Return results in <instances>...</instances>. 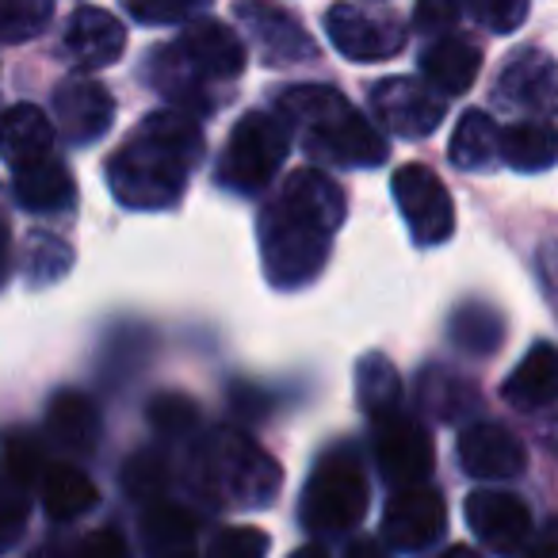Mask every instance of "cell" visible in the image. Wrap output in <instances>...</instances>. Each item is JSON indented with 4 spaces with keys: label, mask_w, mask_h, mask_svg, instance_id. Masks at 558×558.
<instances>
[{
    "label": "cell",
    "mask_w": 558,
    "mask_h": 558,
    "mask_svg": "<svg viewBox=\"0 0 558 558\" xmlns=\"http://www.w3.org/2000/svg\"><path fill=\"white\" fill-rule=\"evenodd\" d=\"M4 466L16 478V486H35L47 474V459H43V444L24 428L4 433Z\"/></svg>",
    "instance_id": "obj_36"
},
{
    "label": "cell",
    "mask_w": 558,
    "mask_h": 558,
    "mask_svg": "<svg viewBox=\"0 0 558 558\" xmlns=\"http://www.w3.org/2000/svg\"><path fill=\"white\" fill-rule=\"evenodd\" d=\"M146 417L157 433L169 436V440H177V436L195 433V425H199V405H195L187 395L165 390V395H157L154 402L146 405Z\"/></svg>",
    "instance_id": "obj_34"
},
{
    "label": "cell",
    "mask_w": 558,
    "mask_h": 558,
    "mask_svg": "<svg viewBox=\"0 0 558 558\" xmlns=\"http://www.w3.org/2000/svg\"><path fill=\"white\" fill-rule=\"evenodd\" d=\"M291 558H329V555L322 547H303V550H295Z\"/></svg>",
    "instance_id": "obj_49"
},
{
    "label": "cell",
    "mask_w": 558,
    "mask_h": 558,
    "mask_svg": "<svg viewBox=\"0 0 558 558\" xmlns=\"http://www.w3.org/2000/svg\"><path fill=\"white\" fill-rule=\"evenodd\" d=\"M466 524L486 543L489 550L512 555L532 539V512L520 497L501 494V489H474L466 497Z\"/></svg>",
    "instance_id": "obj_13"
},
{
    "label": "cell",
    "mask_w": 558,
    "mask_h": 558,
    "mask_svg": "<svg viewBox=\"0 0 558 558\" xmlns=\"http://www.w3.org/2000/svg\"><path fill=\"white\" fill-rule=\"evenodd\" d=\"M142 543L149 558H192L195 555V517L180 505H149L142 517Z\"/></svg>",
    "instance_id": "obj_26"
},
{
    "label": "cell",
    "mask_w": 558,
    "mask_h": 558,
    "mask_svg": "<svg viewBox=\"0 0 558 558\" xmlns=\"http://www.w3.org/2000/svg\"><path fill=\"white\" fill-rule=\"evenodd\" d=\"M291 126L268 111H248L230 131V142L218 161V180L233 192H260L271 184L279 165L288 161Z\"/></svg>",
    "instance_id": "obj_5"
},
{
    "label": "cell",
    "mask_w": 558,
    "mask_h": 558,
    "mask_svg": "<svg viewBox=\"0 0 558 558\" xmlns=\"http://www.w3.org/2000/svg\"><path fill=\"white\" fill-rule=\"evenodd\" d=\"M459 20V0H417L413 4V24L421 32H444Z\"/></svg>",
    "instance_id": "obj_41"
},
{
    "label": "cell",
    "mask_w": 558,
    "mask_h": 558,
    "mask_svg": "<svg viewBox=\"0 0 558 558\" xmlns=\"http://www.w3.org/2000/svg\"><path fill=\"white\" fill-rule=\"evenodd\" d=\"M16 199L24 203L35 215H58V210H70L77 199V187H73V172L62 161H43L35 169L16 172Z\"/></svg>",
    "instance_id": "obj_27"
},
{
    "label": "cell",
    "mask_w": 558,
    "mask_h": 558,
    "mask_svg": "<svg viewBox=\"0 0 558 558\" xmlns=\"http://www.w3.org/2000/svg\"><path fill=\"white\" fill-rule=\"evenodd\" d=\"M96 501H100V494H96L93 478L85 471H77L70 463L47 466V474H43V505H47V512L54 520L85 517Z\"/></svg>",
    "instance_id": "obj_28"
},
{
    "label": "cell",
    "mask_w": 558,
    "mask_h": 558,
    "mask_svg": "<svg viewBox=\"0 0 558 558\" xmlns=\"http://www.w3.org/2000/svg\"><path fill=\"white\" fill-rule=\"evenodd\" d=\"M177 50L203 73L207 81H233L245 70V47L218 20H195L177 39Z\"/></svg>",
    "instance_id": "obj_17"
},
{
    "label": "cell",
    "mask_w": 558,
    "mask_h": 558,
    "mask_svg": "<svg viewBox=\"0 0 558 558\" xmlns=\"http://www.w3.org/2000/svg\"><path fill=\"white\" fill-rule=\"evenodd\" d=\"M24 520H27V505L20 497H0V550L16 539Z\"/></svg>",
    "instance_id": "obj_43"
},
{
    "label": "cell",
    "mask_w": 558,
    "mask_h": 558,
    "mask_svg": "<svg viewBox=\"0 0 558 558\" xmlns=\"http://www.w3.org/2000/svg\"><path fill=\"white\" fill-rule=\"evenodd\" d=\"M291 215H299L303 222L318 226V230L333 233L344 222V192L333 177H326L322 169H299L283 180L276 195Z\"/></svg>",
    "instance_id": "obj_18"
},
{
    "label": "cell",
    "mask_w": 558,
    "mask_h": 558,
    "mask_svg": "<svg viewBox=\"0 0 558 558\" xmlns=\"http://www.w3.org/2000/svg\"><path fill=\"white\" fill-rule=\"evenodd\" d=\"M421 402H425L436 417H459L466 405H474V387L433 367V372L421 375Z\"/></svg>",
    "instance_id": "obj_33"
},
{
    "label": "cell",
    "mask_w": 558,
    "mask_h": 558,
    "mask_svg": "<svg viewBox=\"0 0 558 558\" xmlns=\"http://www.w3.org/2000/svg\"><path fill=\"white\" fill-rule=\"evenodd\" d=\"M375 463L390 486H421L436 463L433 436L402 410L375 417Z\"/></svg>",
    "instance_id": "obj_8"
},
{
    "label": "cell",
    "mask_w": 558,
    "mask_h": 558,
    "mask_svg": "<svg viewBox=\"0 0 558 558\" xmlns=\"http://www.w3.org/2000/svg\"><path fill=\"white\" fill-rule=\"evenodd\" d=\"M444 558H482V555L471 547H451V550H444Z\"/></svg>",
    "instance_id": "obj_48"
},
{
    "label": "cell",
    "mask_w": 558,
    "mask_h": 558,
    "mask_svg": "<svg viewBox=\"0 0 558 558\" xmlns=\"http://www.w3.org/2000/svg\"><path fill=\"white\" fill-rule=\"evenodd\" d=\"M50 149H54V123L35 104H16L0 116V157L12 172L50 161Z\"/></svg>",
    "instance_id": "obj_19"
},
{
    "label": "cell",
    "mask_w": 558,
    "mask_h": 558,
    "mask_svg": "<svg viewBox=\"0 0 558 558\" xmlns=\"http://www.w3.org/2000/svg\"><path fill=\"white\" fill-rule=\"evenodd\" d=\"M501 337H505V322H501V314L489 311V306L463 303L451 314V341L463 352H471V356L494 352L497 344H501Z\"/></svg>",
    "instance_id": "obj_31"
},
{
    "label": "cell",
    "mask_w": 558,
    "mask_h": 558,
    "mask_svg": "<svg viewBox=\"0 0 558 558\" xmlns=\"http://www.w3.org/2000/svg\"><path fill=\"white\" fill-rule=\"evenodd\" d=\"M326 32L349 62H387L405 47V27L395 16L364 12L356 4H333L326 12Z\"/></svg>",
    "instance_id": "obj_10"
},
{
    "label": "cell",
    "mask_w": 558,
    "mask_h": 558,
    "mask_svg": "<svg viewBox=\"0 0 558 558\" xmlns=\"http://www.w3.org/2000/svg\"><path fill=\"white\" fill-rule=\"evenodd\" d=\"M395 199L410 226L417 245H440L456 230V207H451L448 187L440 184L433 169L425 165H402L395 172Z\"/></svg>",
    "instance_id": "obj_7"
},
{
    "label": "cell",
    "mask_w": 558,
    "mask_h": 558,
    "mask_svg": "<svg viewBox=\"0 0 558 558\" xmlns=\"http://www.w3.org/2000/svg\"><path fill=\"white\" fill-rule=\"evenodd\" d=\"M187 478H192L195 494L207 501L226 505V509H260L279 494V463L248 440L238 428H215L203 436L192 451L187 463Z\"/></svg>",
    "instance_id": "obj_3"
},
{
    "label": "cell",
    "mask_w": 558,
    "mask_h": 558,
    "mask_svg": "<svg viewBox=\"0 0 558 558\" xmlns=\"http://www.w3.org/2000/svg\"><path fill=\"white\" fill-rule=\"evenodd\" d=\"M497 96L509 108L524 111L535 119L558 116V65L543 50H520L497 81Z\"/></svg>",
    "instance_id": "obj_12"
},
{
    "label": "cell",
    "mask_w": 558,
    "mask_h": 558,
    "mask_svg": "<svg viewBox=\"0 0 558 558\" xmlns=\"http://www.w3.org/2000/svg\"><path fill=\"white\" fill-rule=\"evenodd\" d=\"M279 119L303 134L318 161L375 169L387 161V138L329 85H295L279 96Z\"/></svg>",
    "instance_id": "obj_2"
},
{
    "label": "cell",
    "mask_w": 558,
    "mask_h": 558,
    "mask_svg": "<svg viewBox=\"0 0 558 558\" xmlns=\"http://www.w3.org/2000/svg\"><path fill=\"white\" fill-rule=\"evenodd\" d=\"M367 512V478L349 448L329 451L314 466L303 494V524L311 532H344Z\"/></svg>",
    "instance_id": "obj_6"
},
{
    "label": "cell",
    "mask_w": 558,
    "mask_h": 558,
    "mask_svg": "<svg viewBox=\"0 0 558 558\" xmlns=\"http://www.w3.org/2000/svg\"><path fill=\"white\" fill-rule=\"evenodd\" d=\"M77 558H131V550H126L123 535L111 532V527H100V532H88L81 539Z\"/></svg>",
    "instance_id": "obj_42"
},
{
    "label": "cell",
    "mask_w": 558,
    "mask_h": 558,
    "mask_svg": "<svg viewBox=\"0 0 558 558\" xmlns=\"http://www.w3.org/2000/svg\"><path fill=\"white\" fill-rule=\"evenodd\" d=\"M233 12H238L241 27H245L248 39L264 50V58H268L271 65L311 62V58L318 54L311 35H306L303 27H299V20L288 16V12L271 9L264 0H241Z\"/></svg>",
    "instance_id": "obj_15"
},
{
    "label": "cell",
    "mask_w": 558,
    "mask_h": 558,
    "mask_svg": "<svg viewBox=\"0 0 558 558\" xmlns=\"http://www.w3.org/2000/svg\"><path fill=\"white\" fill-rule=\"evenodd\" d=\"M138 24H180L192 20L207 0H123Z\"/></svg>",
    "instance_id": "obj_39"
},
{
    "label": "cell",
    "mask_w": 558,
    "mask_h": 558,
    "mask_svg": "<svg viewBox=\"0 0 558 558\" xmlns=\"http://www.w3.org/2000/svg\"><path fill=\"white\" fill-rule=\"evenodd\" d=\"M444 524H448L444 497L428 486H405L387 501V512H383V539L398 550H421L433 539H440Z\"/></svg>",
    "instance_id": "obj_11"
},
{
    "label": "cell",
    "mask_w": 558,
    "mask_h": 558,
    "mask_svg": "<svg viewBox=\"0 0 558 558\" xmlns=\"http://www.w3.org/2000/svg\"><path fill=\"white\" fill-rule=\"evenodd\" d=\"M448 154L459 169H489L501 157V131L486 111H466L451 134Z\"/></svg>",
    "instance_id": "obj_29"
},
{
    "label": "cell",
    "mask_w": 558,
    "mask_h": 558,
    "mask_svg": "<svg viewBox=\"0 0 558 558\" xmlns=\"http://www.w3.org/2000/svg\"><path fill=\"white\" fill-rule=\"evenodd\" d=\"M123 486L134 501H161L165 486H169V463L157 451H138L131 463L123 466Z\"/></svg>",
    "instance_id": "obj_37"
},
{
    "label": "cell",
    "mask_w": 558,
    "mask_h": 558,
    "mask_svg": "<svg viewBox=\"0 0 558 558\" xmlns=\"http://www.w3.org/2000/svg\"><path fill=\"white\" fill-rule=\"evenodd\" d=\"M54 119L65 138L85 146V142H96L111 131V123H116V100L93 77H70L54 93Z\"/></svg>",
    "instance_id": "obj_14"
},
{
    "label": "cell",
    "mask_w": 558,
    "mask_h": 558,
    "mask_svg": "<svg viewBox=\"0 0 558 558\" xmlns=\"http://www.w3.org/2000/svg\"><path fill=\"white\" fill-rule=\"evenodd\" d=\"M459 463L471 478L482 482H505L524 471V444L494 421L466 425L459 436Z\"/></svg>",
    "instance_id": "obj_16"
},
{
    "label": "cell",
    "mask_w": 558,
    "mask_h": 558,
    "mask_svg": "<svg viewBox=\"0 0 558 558\" xmlns=\"http://www.w3.org/2000/svg\"><path fill=\"white\" fill-rule=\"evenodd\" d=\"M54 16L50 0H0V39L27 43L43 35V27Z\"/></svg>",
    "instance_id": "obj_32"
},
{
    "label": "cell",
    "mask_w": 558,
    "mask_h": 558,
    "mask_svg": "<svg viewBox=\"0 0 558 558\" xmlns=\"http://www.w3.org/2000/svg\"><path fill=\"white\" fill-rule=\"evenodd\" d=\"M203 161V131L187 111H154L111 157V195L131 210H165L184 195L187 172Z\"/></svg>",
    "instance_id": "obj_1"
},
{
    "label": "cell",
    "mask_w": 558,
    "mask_h": 558,
    "mask_svg": "<svg viewBox=\"0 0 558 558\" xmlns=\"http://www.w3.org/2000/svg\"><path fill=\"white\" fill-rule=\"evenodd\" d=\"M349 558H383V555H379L375 543H356V547L349 550Z\"/></svg>",
    "instance_id": "obj_47"
},
{
    "label": "cell",
    "mask_w": 558,
    "mask_h": 558,
    "mask_svg": "<svg viewBox=\"0 0 558 558\" xmlns=\"http://www.w3.org/2000/svg\"><path fill=\"white\" fill-rule=\"evenodd\" d=\"M47 428L70 451H93L100 444V410L81 390H62L47 410Z\"/></svg>",
    "instance_id": "obj_25"
},
{
    "label": "cell",
    "mask_w": 558,
    "mask_h": 558,
    "mask_svg": "<svg viewBox=\"0 0 558 558\" xmlns=\"http://www.w3.org/2000/svg\"><path fill=\"white\" fill-rule=\"evenodd\" d=\"M520 558H558V524H550L543 535H535Z\"/></svg>",
    "instance_id": "obj_45"
},
{
    "label": "cell",
    "mask_w": 558,
    "mask_h": 558,
    "mask_svg": "<svg viewBox=\"0 0 558 558\" xmlns=\"http://www.w3.org/2000/svg\"><path fill=\"white\" fill-rule=\"evenodd\" d=\"M264 555H268V535L248 524L226 527L215 539V550H210V558H264Z\"/></svg>",
    "instance_id": "obj_40"
},
{
    "label": "cell",
    "mask_w": 558,
    "mask_h": 558,
    "mask_svg": "<svg viewBox=\"0 0 558 558\" xmlns=\"http://www.w3.org/2000/svg\"><path fill=\"white\" fill-rule=\"evenodd\" d=\"M478 70H482V54L466 39H456V35L436 39L421 54V73H425V81L440 96H463L474 85Z\"/></svg>",
    "instance_id": "obj_22"
},
{
    "label": "cell",
    "mask_w": 558,
    "mask_h": 558,
    "mask_svg": "<svg viewBox=\"0 0 558 558\" xmlns=\"http://www.w3.org/2000/svg\"><path fill=\"white\" fill-rule=\"evenodd\" d=\"M539 279H543V291H547L550 306L558 314V241L539 248Z\"/></svg>",
    "instance_id": "obj_44"
},
{
    "label": "cell",
    "mask_w": 558,
    "mask_h": 558,
    "mask_svg": "<svg viewBox=\"0 0 558 558\" xmlns=\"http://www.w3.org/2000/svg\"><path fill=\"white\" fill-rule=\"evenodd\" d=\"M154 85L161 88L165 100L177 104V111H187V116H199V111L215 108L207 93L210 81L180 54L177 43H169V47H161L154 54Z\"/></svg>",
    "instance_id": "obj_23"
},
{
    "label": "cell",
    "mask_w": 558,
    "mask_h": 558,
    "mask_svg": "<svg viewBox=\"0 0 558 558\" xmlns=\"http://www.w3.org/2000/svg\"><path fill=\"white\" fill-rule=\"evenodd\" d=\"M256 233H260L264 271H268V283H276V288L283 291L303 288V283L318 279V271L326 268L329 238L333 233L303 222V218L291 215L279 199L260 210Z\"/></svg>",
    "instance_id": "obj_4"
},
{
    "label": "cell",
    "mask_w": 558,
    "mask_h": 558,
    "mask_svg": "<svg viewBox=\"0 0 558 558\" xmlns=\"http://www.w3.org/2000/svg\"><path fill=\"white\" fill-rule=\"evenodd\" d=\"M372 111L390 134L402 138H425L440 126L444 96L428 81L387 77L372 88Z\"/></svg>",
    "instance_id": "obj_9"
},
{
    "label": "cell",
    "mask_w": 558,
    "mask_h": 558,
    "mask_svg": "<svg viewBox=\"0 0 558 558\" xmlns=\"http://www.w3.org/2000/svg\"><path fill=\"white\" fill-rule=\"evenodd\" d=\"M356 395H360V405L367 410V417H387V413L398 410L402 402V379H398L395 364L379 352L360 360L356 367Z\"/></svg>",
    "instance_id": "obj_30"
},
{
    "label": "cell",
    "mask_w": 558,
    "mask_h": 558,
    "mask_svg": "<svg viewBox=\"0 0 558 558\" xmlns=\"http://www.w3.org/2000/svg\"><path fill=\"white\" fill-rule=\"evenodd\" d=\"M505 402L517 410H543L558 402V349L555 344H535L505 379Z\"/></svg>",
    "instance_id": "obj_21"
},
{
    "label": "cell",
    "mask_w": 558,
    "mask_h": 558,
    "mask_svg": "<svg viewBox=\"0 0 558 558\" xmlns=\"http://www.w3.org/2000/svg\"><path fill=\"white\" fill-rule=\"evenodd\" d=\"M9 264H12V241H9V222L0 218V288L9 279Z\"/></svg>",
    "instance_id": "obj_46"
},
{
    "label": "cell",
    "mask_w": 558,
    "mask_h": 558,
    "mask_svg": "<svg viewBox=\"0 0 558 558\" xmlns=\"http://www.w3.org/2000/svg\"><path fill=\"white\" fill-rule=\"evenodd\" d=\"M466 12H471L486 32L509 35L527 20V0H466Z\"/></svg>",
    "instance_id": "obj_38"
},
{
    "label": "cell",
    "mask_w": 558,
    "mask_h": 558,
    "mask_svg": "<svg viewBox=\"0 0 558 558\" xmlns=\"http://www.w3.org/2000/svg\"><path fill=\"white\" fill-rule=\"evenodd\" d=\"M73 268V248L65 241L50 238V233H35L32 248H27V279L35 288H47L54 279H62Z\"/></svg>",
    "instance_id": "obj_35"
},
{
    "label": "cell",
    "mask_w": 558,
    "mask_h": 558,
    "mask_svg": "<svg viewBox=\"0 0 558 558\" xmlns=\"http://www.w3.org/2000/svg\"><path fill=\"white\" fill-rule=\"evenodd\" d=\"M126 47V27L104 9H77L65 24V50L85 70H104Z\"/></svg>",
    "instance_id": "obj_20"
},
{
    "label": "cell",
    "mask_w": 558,
    "mask_h": 558,
    "mask_svg": "<svg viewBox=\"0 0 558 558\" xmlns=\"http://www.w3.org/2000/svg\"><path fill=\"white\" fill-rule=\"evenodd\" d=\"M501 161L517 172H547L558 165V126L547 119H520L501 131Z\"/></svg>",
    "instance_id": "obj_24"
}]
</instances>
